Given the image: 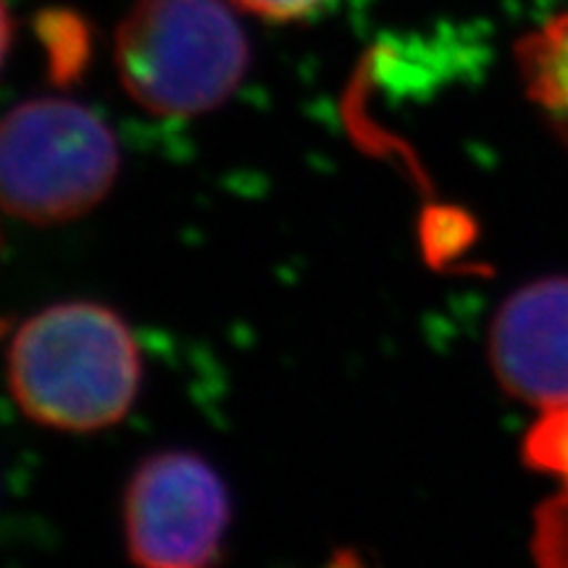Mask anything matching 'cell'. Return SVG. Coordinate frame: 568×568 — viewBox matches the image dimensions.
<instances>
[{"mask_svg":"<svg viewBox=\"0 0 568 568\" xmlns=\"http://www.w3.org/2000/svg\"><path fill=\"white\" fill-rule=\"evenodd\" d=\"M516 67L529 101L568 145V9L518 40Z\"/></svg>","mask_w":568,"mask_h":568,"instance_id":"7","label":"cell"},{"mask_svg":"<svg viewBox=\"0 0 568 568\" xmlns=\"http://www.w3.org/2000/svg\"><path fill=\"white\" fill-rule=\"evenodd\" d=\"M142 355L116 311L92 301L53 303L9 345V389L21 414L59 432H101L130 414Z\"/></svg>","mask_w":568,"mask_h":568,"instance_id":"1","label":"cell"},{"mask_svg":"<svg viewBox=\"0 0 568 568\" xmlns=\"http://www.w3.org/2000/svg\"><path fill=\"white\" fill-rule=\"evenodd\" d=\"M489 364L503 389L539 414L568 406V276L531 282L500 305Z\"/></svg>","mask_w":568,"mask_h":568,"instance_id":"5","label":"cell"},{"mask_svg":"<svg viewBox=\"0 0 568 568\" xmlns=\"http://www.w3.org/2000/svg\"><path fill=\"white\" fill-rule=\"evenodd\" d=\"M232 527V500L209 460L153 453L124 493V537L134 568H216Z\"/></svg>","mask_w":568,"mask_h":568,"instance_id":"4","label":"cell"},{"mask_svg":"<svg viewBox=\"0 0 568 568\" xmlns=\"http://www.w3.org/2000/svg\"><path fill=\"white\" fill-rule=\"evenodd\" d=\"M119 82L155 116H197L230 101L251 42L224 0H138L113 42Z\"/></svg>","mask_w":568,"mask_h":568,"instance_id":"2","label":"cell"},{"mask_svg":"<svg viewBox=\"0 0 568 568\" xmlns=\"http://www.w3.org/2000/svg\"><path fill=\"white\" fill-rule=\"evenodd\" d=\"M45 42H51L53 67L59 69L63 80L71 71L80 69V63L84 61V48H88V38H84L80 21L63 17V38H53L51 32H45Z\"/></svg>","mask_w":568,"mask_h":568,"instance_id":"8","label":"cell"},{"mask_svg":"<svg viewBox=\"0 0 568 568\" xmlns=\"http://www.w3.org/2000/svg\"><path fill=\"white\" fill-rule=\"evenodd\" d=\"M3 329H6V324H3V322H0V335H3Z\"/></svg>","mask_w":568,"mask_h":568,"instance_id":"11","label":"cell"},{"mask_svg":"<svg viewBox=\"0 0 568 568\" xmlns=\"http://www.w3.org/2000/svg\"><path fill=\"white\" fill-rule=\"evenodd\" d=\"M11 40H13V21H11L9 9H6V3L0 0V69H3L6 55L11 51Z\"/></svg>","mask_w":568,"mask_h":568,"instance_id":"10","label":"cell"},{"mask_svg":"<svg viewBox=\"0 0 568 568\" xmlns=\"http://www.w3.org/2000/svg\"><path fill=\"white\" fill-rule=\"evenodd\" d=\"M524 458L558 479L556 495L537 510L531 556L537 568H568V406L539 414L524 439Z\"/></svg>","mask_w":568,"mask_h":568,"instance_id":"6","label":"cell"},{"mask_svg":"<svg viewBox=\"0 0 568 568\" xmlns=\"http://www.w3.org/2000/svg\"><path fill=\"white\" fill-rule=\"evenodd\" d=\"M232 3L266 21H301L314 17L326 0H232Z\"/></svg>","mask_w":568,"mask_h":568,"instance_id":"9","label":"cell"},{"mask_svg":"<svg viewBox=\"0 0 568 568\" xmlns=\"http://www.w3.org/2000/svg\"><path fill=\"white\" fill-rule=\"evenodd\" d=\"M119 169V142L88 105L34 98L0 119V209L19 222H74L105 201Z\"/></svg>","mask_w":568,"mask_h":568,"instance_id":"3","label":"cell"}]
</instances>
